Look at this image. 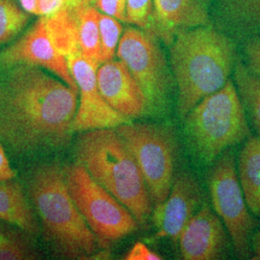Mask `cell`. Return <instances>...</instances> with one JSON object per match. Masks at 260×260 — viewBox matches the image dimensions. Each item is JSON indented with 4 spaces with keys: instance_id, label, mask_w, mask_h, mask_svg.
Instances as JSON below:
<instances>
[{
    "instance_id": "1",
    "label": "cell",
    "mask_w": 260,
    "mask_h": 260,
    "mask_svg": "<svg viewBox=\"0 0 260 260\" xmlns=\"http://www.w3.org/2000/svg\"><path fill=\"white\" fill-rule=\"evenodd\" d=\"M79 92L40 68L17 65L0 80V141L18 153L64 147Z\"/></svg>"
},
{
    "instance_id": "2",
    "label": "cell",
    "mask_w": 260,
    "mask_h": 260,
    "mask_svg": "<svg viewBox=\"0 0 260 260\" xmlns=\"http://www.w3.org/2000/svg\"><path fill=\"white\" fill-rule=\"evenodd\" d=\"M236 61L235 41L214 25L178 31L170 44L178 116L183 118L201 99L222 88Z\"/></svg>"
},
{
    "instance_id": "3",
    "label": "cell",
    "mask_w": 260,
    "mask_h": 260,
    "mask_svg": "<svg viewBox=\"0 0 260 260\" xmlns=\"http://www.w3.org/2000/svg\"><path fill=\"white\" fill-rule=\"evenodd\" d=\"M77 158L96 182L118 199L138 223L152 213L148 188L132 152L116 128L86 132L77 144Z\"/></svg>"
},
{
    "instance_id": "4",
    "label": "cell",
    "mask_w": 260,
    "mask_h": 260,
    "mask_svg": "<svg viewBox=\"0 0 260 260\" xmlns=\"http://www.w3.org/2000/svg\"><path fill=\"white\" fill-rule=\"evenodd\" d=\"M29 193L38 211L46 239L69 258L93 254L98 237L75 205L57 165H42L32 172Z\"/></svg>"
},
{
    "instance_id": "5",
    "label": "cell",
    "mask_w": 260,
    "mask_h": 260,
    "mask_svg": "<svg viewBox=\"0 0 260 260\" xmlns=\"http://www.w3.org/2000/svg\"><path fill=\"white\" fill-rule=\"evenodd\" d=\"M182 119L187 147L201 165L213 164L249 136L245 106L232 80L201 99Z\"/></svg>"
},
{
    "instance_id": "6",
    "label": "cell",
    "mask_w": 260,
    "mask_h": 260,
    "mask_svg": "<svg viewBox=\"0 0 260 260\" xmlns=\"http://www.w3.org/2000/svg\"><path fill=\"white\" fill-rule=\"evenodd\" d=\"M117 133L132 152L157 206L170 193L177 160V141L171 126L154 123H124Z\"/></svg>"
},
{
    "instance_id": "7",
    "label": "cell",
    "mask_w": 260,
    "mask_h": 260,
    "mask_svg": "<svg viewBox=\"0 0 260 260\" xmlns=\"http://www.w3.org/2000/svg\"><path fill=\"white\" fill-rule=\"evenodd\" d=\"M75 205L100 242L118 241L138 229L134 214L90 176L82 164L64 172Z\"/></svg>"
},
{
    "instance_id": "8",
    "label": "cell",
    "mask_w": 260,
    "mask_h": 260,
    "mask_svg": "<svg viewBox=\"0 0 260 260\" xmlns=\"http://www.w3.org/2000/svg\"><path fill=\"white\" fill-rule=\"evenodd\" d=\"M207 187L214 212L222 219L236 254L242 259L251 258L255 219L246 203L235 158L229 149L213 161Z\"/></svg>"
},
{
    "instance_id": "9",
    "label": "cell",
    "mask_w": 260,
    "mask_h": 260,
    "mask_svg": "<svg viewBox=\"0 0 260 260\" xmlns=\"http://www.w3.org/2000/svg\"><path fill=\"white\" fill-rule=\"evenodd\" d=\"M116 54L142 88L148 112H164L171 94V75L157 37L144 29L126 28Z\"/></svg>"
},
{
    "instance_id": "10",
    "label": "cell",
    "mask_w": 260,
    "mask_h": 260,
    "mask_svg": "<svg viewBox=\"0 0 260 260\" xmlns=\"http://www.w3.org/2000/svg\"><path fill=\"white\" fill-rule=\"evenodd\" d=\"M67 60L80 96L73 124L75 132L117 128L132 122L116 111L100 92L96 82V70L100 63L82 54Z\"/></svg>"
},
{
    "instance_id": "11",
    "label": "cell",
    "mask_w": 260,
    "mask_h": 260,
    "mask_svg": "<svg viewBox=\"0 0 260 260\" xmlns=\"http://www.w3.org/2000/svg\"><path fill=\"white\" fill-rule=\"evenodd\" d=\"M0 65L6 69L17 65L40 68L77 90V84L71 75L67 58L52 44L42 17L17 41L0 53Z\"/></svg>"
},
{
    "instance_id": "12",
    "label": "cell",
    "mask_w": 260,
    "mask_h": 260,
    "mask_svg": "<svg viewBox=\"0 0 260 260\" xmlns=\"http://www.w3.org/2000/svg\"><path fill=\"white\" fill-rule=\"evenodd\" d=\"M201 188L193 174L182 171L175 176L170 193L155 206L153 222L157 236L177 242L189 219L201 205Z\"/></svg>"
},
{
    "instance_id": "13",
    "label": "cell",
    "mask_w": 260,
    "mask_h": 260,
    "mask_svg": "<svg viewBox=\"0 0 260 260\" xmlns=\"http://www.w3.org/2000/svg\"><path fill=\"white\" fill-rule=\"evenodd\" d=\"M228 236L218 214L205 204L194 213L178 237L182 258L186 260L220 259L226 249Z\"/></svg>"
},
{
    "instance_id": "14",
    "label": "cell",
    "mask_w": 260,
    "mask_h": 260,
    "mask_svg": "<svg viewBox=\"0 0 260 260\" xmlns=\"http://www.w3.org/2000/svg\"><path fill=\"white\" fill-rule=\"evenodd\" d=\"M96 82L106 102L130 121L148 113L142 88L122 60L111 59L100 64Z\"/></svg>"
},
{
    "instance_id": "15",
    "label": "cell",
    "mask_w": 260,
    "mask_h": 260,
    "mask_svg": "<svg viewBox=\"0 0 260 260\" xmlns=\"http://www.w3.org/2000/svg\"><path fill=\"white\" fill-rule=\"evenodd\" d=\"M151 34L170 45L178 31L211 24L207 4L203 0H153Z\"/></svg>"
},
{
    "instance_id": "16",
    "label": "cell",
    "mask_w": 260,
    "mask_h": 260,
    "mask_svg": "<svg viewBox=\"0 0 260 260\" xmlns=\"http://www.w3.org/2000/svg\"><path fill=\"white\" fill-rule=\"evenodd\" d=\"M211 21L234 41H245L260 32V0H214Z\"/></svg>"
},
{
    "instance_id": "17",
    "label": "cell",
    "mask_w": 260,
    "mask_h": 260,
    "mask_svg": "<svg viewBox=\"0 0 260 260\" xmlns=\"http://www.w3.org/2000/svg\"><path fill=\"white\" fill-rule=\"evenodd\" d=\"M82 5L86 4L79 0H67L63 8L53 15L42 17L52 44L67 59L81 54L79 15Z\"/></svg>"
},
{
    "instance_id": "18",
    "label": "cell",
    "mask_w": 260,
    "mask_h": 260,
    "mask_svg": "<svg viewBox=\"0 0 260 260\" xmlns=\"http://www.w3.org/2000/svg\"><path fill=\"white\" fill-rule=\"evenodd\" d=\"M236 168L248 209L260 217V136L247 139Z\"/></svg>"
},
{
    "instance_id": "19",
    "label": "cell",
    "mask_w": 260,
    "mask_h": 260,
    "mask_svg": "<svg viewBox=\"0 0 260 260\" xmlns=\"http://www.w3.org/2000/svg\"><path fill=\"white\" fill-rule=\"evenodd\" d=\"M0 220L24 230L29 235L39 232L35 214L18 183L10 181L0 183Z\"/></svg>"
},
{
    "instance_id": "20",
    "label": "cell",
    "mask_w": 260,
    "mask_h": 260,
    "mask_svg": "<svg viewBox=\"0 0 260 260\" xmlns=\"http://www.w3.org/2000/svg\"><path fill=\"white\" fill-rule=\"evenodd\" d=\"M234 82L241 98L246 113L260 136V75L247 68L242 61H236Z\"/></svg>"
},
{
    "instance_id": "21",
    "label": "cell",
    "mask_w": 260,
    "mask_h": 260,
    "mask_svg": "<svg viewBox=\"0 0 260 260\" xmlns=\"http://www.w3.org/2000/svg\"><path fill=\"white\" fill-rule=\"evenodd\" d=\"M0 220V260L37 259L38 253L28 233Z\"/></svg>"
},
{
    "instance_id": "22",
    "label": "cell",
    "mask_w": 260,
    "mask_h": 260,
    "mask_svg": "<svg viewBox=\"0 0 260 260\" xmlns=\"http://www.w3.org/2000/svg\"><path fill=\"white\" fill-rule=\"evenodd\" d=\"M99 14V10L95 6H81L79 15V40L81 54L102 64Z\"/></svg>"
},
{
    "instance_id": "23",
    "label": "cell",
    "mask_w": 260,
    "mask_h": 260,
    "mask_svg": "<svg viewBox=\"0 0 260 260\" xmlns=\"http://www.w3.org/2000/svg\"><path fill=\"white\" fill-rule=\"evenodd\" d=\"M28 21L29 14L15 0H0V45L14 40Z\"/></svg>"
},
{
    "instance_id": "24",
    "label": "cell",
    "mask_w": 260,
    "mask_h": 260,
    "mask_svg": "<svg viewBox=\"0 0 260 260\" xmlns=\"http://www.w3.org/2000/svg\"><path fill=\"white\" fill-rule=\"evenodd\" d=\"M99 30H100V56L102 63L111 60L115 57L117 47L123 34L121 21L111 16L99 14Z\"/></svg>"
},
{
    "instance_id": "25",
    "label": "cell",
    "mask_w": 260,
    "mask_h": 260,
    "mask_svg": "<svg viewBox=\"0 0 260 260\" xmlns=\"http://www.w3.org/2000/svg\"><path fill=\"white\" fill-rule=\"evenodd\" d=\"M153 0H126L125 22L151 32L153 25Z\"/></svg>"
},
{
    "instance_id": "26",
    "label": "cell",
    "mask_w": 260,
    "mask_h": 260,
    "mask_svg": "<svg viewBox=\"0 0 260 260\" xmlns=\"http://www.w3.org/2000/svg\"><path fill=\"white\" fill-rule=\"evenodd\" d=\"M243 54L246 58V65L249 70L260 75V37L255 35L245 40Z\"/></svg>"
},
{
    "instance_id": "27",
    "label": "cell",
    "mask_w": 260,
    "mask_h": 260,
    "mask_svg": "<svg viewBox=\"0 0 260 260\" xmlns=\"http://www.w3.org/2000/svg\"><path fill=\"white\" fill-rule=\"evenodd\" d=\"M94 5L103 14L115 17L121 22H125L126 0H95Z\"/></svg>"
},
{
    "instance_id": "28",
    "label": "cell",
    "mask_w": 260,
    "mask_h": 260,
    "mask_svg": "<svg viewBox=\"0 0 260 260\" xmlns=\"http://www.w3.org/2000/svg\"><path fill=\"white\" fill-rule=\"evenodd\" d=\"M125 260H161L158 253L152 251L144 242H136L124 255Z\"/></svg>"
},
{
    "instance_id": "29",
    "label": "cell",
    "mask_w": 260,
    "mask_h": 260,
    "mask_svg": "<svg viewBox=\"0 0 260 260\" xmlns=\"http://www.w3.org/2000/svg\"><path fill=\"white\" fill-rule=\"evenodd\" d=\"M67 0H38L37 15L40 17L53 15L64 6Z\"/></svg>"
},
{
    "instance_id": "30",
    "label": "cell",
    "mask_w": 260,
    "mask_h": 260,
    "mask_svg": "<svg viewBox=\"0 0 260 260\" xmlns=\"http://www.w3.org/2000/svg\"><path fill=\"white\" fill-rule=\"evenodd\" d=\"M16 174L10 164L8 155L5 153L4 146L0 142V183L3 182L12 181L15 178Z\"/></svg>"
},
{
    "instance_id": "31",
    "label": "cell",
    "mask_w": 260,
    "mask_h": 260,
    "mask_svg": "<svg viewBox=\"0 0 260 260\" xmlns=\"http://www.w3.org/2000/svg\"><path fill=\"white\" fill-rule=\"evenodd\" d=\"M252 259L260 260V228L252 237Z\"/></svg>"
},
{
    "instance_id": "32",
    "label": "cell",
    "mask_w": 260,
    "mask_h": 260,
    "mask_svg": "<svg viewBox=\"0 0 260 260\" xmlns=\"http://www.w3.org/2000/svg\"><path fill=\"white\" fill-rule=\"evenodd\" d=\"M22 9L30 15H37L38 0H19Z\"/></svg>"
},
{
    "instance_id": "33",
    "label": "cell",
    "mask_w": 260,
    "mask_h": 260,
    "mask_svg": "<svg viewBox=\"0 0 260 260\" xmlns=\"http://www.w3.org/2000/svg\"><path fill=\"white\" fill-rule=\"evenodd\" d=\"M81 2H82L83 4H86V5H90V4H93L95 0H81Z\"/></svg>"
},
{
    "instance_id": "34",
    "label": "cell",
    "mask_w": 260,
    "mask_h": 260,
    "mask_svg": "<svg viewBox=\"0 0 260 260\" xmlns=\"http://www.w3.org/2000/svg\"><path fill=\"white\" fill-rule=\"evenodd\" d=\"M203 2L205 3V4H209V3H211V2H214V0H203Z\"/></svg>"
}]
</instances>
